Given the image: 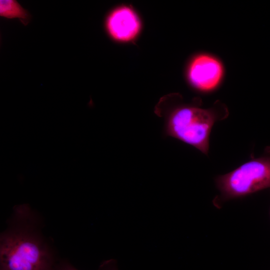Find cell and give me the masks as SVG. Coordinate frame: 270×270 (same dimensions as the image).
<instances>
[{
    "instance_id": "1",
    "label": "cell",
    "mask_w": 270,
    "mask_h": 270,
    "mask_svg": "<svg viewBox=\"0 0 270 270\" xmlns=\"http://www.w3.org/2000/svg\"><path fill=\"white\" fill-rule=\"evenodd\" d=\"M28 204L15 206L0 236V270H56L59 260Z\"/></svg>"
},
{
    "instance_id": "3",
    "label": "cell",
    "mask_w": 270,
    "mask_h": 270,
    "mask_svg": "<svg viewBox=\"0 0 270 270\" xmlns=\"http://www.w3.org/2000/svg\"><path fill=\"white\" fill-rule=\"evenodd\" d=\"M214 180L219 194L212 203L218 208L228 200L270 188V146L259 156L252 154L247 161L226 174L216 176Z\"/></svg>"
},
{
    "instance_id": "4",
    "label": "cell",
    "mask_w": 270,
    "mask_h": 270,
    "mask_svg": "<svg viewBox=\"0 0 270 270\" xmlns=\"http://www.w3.org/2000/svg\"><path fill=\"white\" fill-rule=\"evenodd\" d=\"M224 74L221 62L209 54H200L191 62L188 78L192 86L197 91L208 93L220 85Z\"/></svg>"
},
{
    "instance_id": "6",
    "label": "cell",
    "mask_w": 270,
    "mask_h": 270,
    "mask_svg": "<svg viewBox=\"0 0 270 270\" xmlns=\"http://www.w3.org/2000/svg\"><path fill=\"white\" fill-rule=\"evenodd\" d=\"M0 16L8 19L18 18L24 26L31 19L28 12L15 0H0Z\"/></svg>"
},
{
    "instance_id": "2",
    "label": "cell",
    "mask_w": 270,
    "mask_h": 270,
    "mask_svg": "<svg viewBox=\"0 0 270 270\" xmlns=\"http://www.w3.org/2000/svg\"><path fill=\"white\" fill-rule=\"evenodd\" d=\"M179 96H167L155 110L164 120L163 134L190 146L208 156L210 139L214 126L228 116L227 108L220 102L208 108L200 102L184 104Z\"/></svg>"
},
{
    "instance_id": "7",
    "label": "cell",
    "mask_w": 270,
    "mask_h": 270,
    "mask_svg": "<svg viewBox=\"0 0 270 270\" xmlns=\"http://www.w3.org/2000/svg\"><path fill=\"white\" fill-rule=\"evenodd\" d=\"M56 270H78L70 262L60 260L58 262ZM99 270H118L116 260L111 259L104 261L100 266Z\"/></svg>"
},
{
    "instance_id": "5",
    "label": "cell",
    "mask_w": 270,
    "mask_h": 270,
    "mask_svg": "<svg viewBox=\"0 0 270 270\" xmlns=\"http://www.w3.org/2000/svg\"><path fill=\"white\" fill-rule=\"evenodd\" d=\"M140 22L135 12L127 6L112 10L106 20L107 32L113 39L128 41L134 38L140 29Z\"/></svg>"
}]
</instances>
